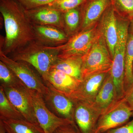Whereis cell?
Wrapping results in <instances>:
<instances>
[{
  "mask_svg": "<svg viewBox=\"0 0 133 133\" xmlns=\"http://www.w3.org/2000/svg\"><path fill=\"white\" fill-rule=\"evenodd\" d=\"M0 12L4 21L5 37L1 41V49L8 55L36 41L33 24L25 9L16 0H1Z\"/></svg>",
  "mask_w": 133,
  "mask_h": 133,
  "instance_id": "obj_1",
  "label": "cell"
},
{
  "mask_svg": "<svg viewBox=\"0 0 133 133\" xmlns=\"http://www.w3.org/2000/svg\"><path fill=\"white\" fill-rule=\"evenodd\" d=\"M59 52L56 46H47L35 41L12 53L10 58L15 61L28 64L35 69L45 81L52 65L58 58Z\"/></svg>",
  "mask_w": 133,
  "mask_h": 133,
  "instance_id": "obj_2",
  "label": "cell"
},
{
  "mask_svg": "<svg viewBox=\"0 0 133 133\" xmlns=\"http://www.w3.org/2000/svg\"><path fill=\"white\" fill-rule=\"evenodd\" d=\"M83 58V78L91 74L110 71L113 59L101 33Z\"/></svg>",
  "mask_w": 133,
  "mask_h": 133,
  "instance_id": "obj_3",
  "label": "cell"
},
{
  "mask_svg": "<svg viewBox=\"0 0 133 133\" xmlns=\"http://www.w3.org/2000/svg\"><path fill=\"white\" fill-rule=\"evenodd\" d=\"M133 111L124 98L117 101L102 112L94 133H104L127 124L132 117Z\"/></svg>",
  "mask_w": 133,
  "mask_h": 133,
  "instance_id": "obj_4",
  "label": "cell"
},
{
  "mask_svg": "<svg viewBox=\"0 0 133 133\" xmlns=\"http://www.w3.org/2000/svg\"><path fill=\"white\" fill-rule=\"evenodd\" d=\"M0 60L14 72L18 78L30 91L39 93L44 96L48 92V88L43 83L42 77L25 62L15 61L0 50Z\"/></svg>",
  "mask_w": 133,
  "mask_h": 133,
  "instance_id": "obj_5",
  "label": "cell"
},
{
  "mask_svg": "<svg viewBox=\"0 0 133 133\" xmlns=\"http://www.w3.org/2000/svg\"><path fill=\"white\" fill-rule=\"evenodd\" d=\"M100 35V31L94 27L74 34L64 44L56 46L60 51L58 57L84 56L90 50Z\"/></svg>",
  "mask_w": 133,
  "mask_h": 133,
  "instance_id": "obj_6",
  "label": "cell"
},
{
  "mask_svg": "<svg viewBox=\"0 0 133 133\" xmlns=\"http://www.w3.org/2000/svg\"><path fill=\"white\" fill-rule=\"evenodd\" d=\"M118 38L115 46L110 74L115 85L124 84L125 76V56L128 36V23L125 21H118Z\"/></svg>",
  "mask_w": 133,
  "mask_h": 133,
  "instance_id": "obj_7",
  "label": "cell"
},
{
  "mask_svg": "<svg viewBox=\"0 0 133 133\" xmlns=\"http://www.w3.org/2000/svg\"><path fill=\"white\" fill-rule=\"evenodd\" d=\"M30 92L36 118L44 133H53L61 126L74 122L56 115L49 109L42 94L33 91Z\"/></svg>",
  "mask_w": 133,
  "mask_h": 133,
  "instance_id": "obj_8",
  "label": "cell"
},
{
  "mask_svg": "<svg viewBox=\"0 0 133 133\" xmlns=\"http://www.w3.org/2000/svg\"><path fill=\"white\" fill-rule=\"evenodd\" d=\"M3 87L8 99L24 118L39 125L35 115L30 90L24 85L17 87Z\"/></svg>",
  "mask_w": 133,
  "mask_h": 133,
  "instance_id": "obj_9",
  "label": "cell"
},
{
  "mask_svg": "<svg viewBox=\"0 0 133 133\" xmlns=\"http://www.w3.org/2000/svg\"><path fill=\"white\" fill-rule=\"evenodd\" d=\"M48 88L43 96L46 104L56 115L74 121L75 102L70 98L56 90L48 81L44 82Z\"/></svg>",
  "mask_w": 133,
  "mask_h": 133,
  "instance_id": "obj_10",
  "label": "cell"
},
{
  "mask_svg": "<svg viewBox=\"0 0 133 133\" xmlns=\"http://www.w3.org/2000/svg\"><path fill=\"white\" fill-rule=\"evenodd\" d=\"M74 121L81 133H94L101 110L93 104L75 101Z\"/></svg>",
  "mask_w": 133,
  "mask_h": 133,
  "instance_id": "obj_11",
  "label": "cell"
},
{
  "mask_svg": "<svg viewBox=\"0 0 133 133\" xmlns=\"http://www.w3.org/2000/svg\"><path fill=\"white\" fill-rule=\"evenodd\" d=\"M108 72L95 73L85 76L70 98L74 102L83 101L93 104Z\"/></svg>",
  "mask_w": 133,
  "mask_h": 133,
  "instance_id": "obj_12",
  "label": "cell"
},
{
  "mask_svg": "<svg viewBox=\"0 0 133 133\" xmlns=\"http://www.w3.org/2000/svg\"><path fill=\"white\" fill-rule=\"evenodd\" d=\"M25 12L33 24L54 26L64 30L62 12L49 5L25 10Z\"/></svg>",
  "mask_w": 133,
  "mask_h": 133,
  "instance_id": "obj_13",
  "label": "cell"
},
{
  "mask_svg": "<svg viewBox=\"0 0 133 133\" xmlns=\"http://www.w3.org/2000/svg\"><path fill=\"white\" fill-rule=\"evenodd\" d=\"M33 26L36 41L44 45L56 47L64 44L69 40L66 33L57 27L34 24Z\"/></svg>",
  "mask_w": 133,
  "mask_h": 133,
  "instance_id": "obj_14",
  "label": "cell"
},
{
  "mask_svg": "<svg viewBox=\"0 0 133 133\" xmlns=\"http://www.w3.org/2000/svg\"><path fill=\"white\" fill-rule=\"evenodd\" d=\"M100 33L104 39L112 58L118 38V21L113 9H109L101 19Z\"/></svg>",
  "mask_w": 133,
  "mask_h": 133,
  "instance_id": "obj_15",
  "label": "cell"
},
{
  "mask_svg": "<svg viewBox=\"0 0 133 133\" xmlns=\"http://www.w3.org/2000/svg\"><path fill=\"white\" fill-rule=\"evenodd\" d=\"M57 90L70 97L81 81L59 70L51 69L46 81Z\"/></svg>",
  "mask_w": 133,
  "mask_h": 133,
  "instance_id": "obj_16",
  "label": "cell"
},
{
  "mask_svg": "<svg viewBox=\"0 0 133 133\" xmlns=\"http://www.w3.org/2000/svg\"><path fill=\"white\" fill-rule=\"evenodd\" d=\"M117 101L115 87L112 78L108 72L93 104L102 113Z\"/></svg>",
  "mask_w": 133,
  "mask_h": 133,
  "instance_id": "obj_17",
  "label": "cell"
},
{
  "mask_svg": "<svg viewBox=\"0 0 133 133\" xmlns=\"http://www.w3.org/2000/svg\"><path fill=\"white\" fill-rule=\"evenodd\" d=\"M83 57H58L51 69L59 70L81 81L83 79Z\"/></svg>",
  "mask_w": 133,
  "mask_h": 133,
  "instance_id": "obj_18",
  "label": "cell"
},
{
  "mask_svg": "<svg viewBox=\"0 0 133 133\" xmlns=\"http://www.w3.org/2000/svg\"><path fill=\"white\" fill-rule=\"evenodd\" d=\"M109 3L110 0H92L89 2L83 14L81 26L83 30L90 28L101 16Z\"/></svg>",
  "mask_w": 133,
  "mask_h": 133,
  "instance_id": "obj_19",
  "label": "cell"
},
{
  "mask_svg": "<svg viewBox=\"0 0 133 133\" xmlns=\"http://www.w3.org/2000/svg\"><path fill=\"white\" fill-rule=\"evenodd\" d=\"M7 133H44L39 125L26 119H0Z\"/></svg>",
  "mask_w": 133,
  "mask_h": 133,
  "instance_id": "obj_20",
  "label": "cell"
},
{
  "mask_svg": "<svg viewBox=\"0 0 133 133\" xmlns=\"http://www.w3.org/2000/svg\"><path fill=\"white\" fill-rule=\"evenodd\" d=\"M0 119H25L8 99L2 86L0 87Z\"/></svg>",
  "mask_w": 133,
  "mask_h": 133,
  "instance_id": "obj_21",
  "label": "cell"
},
{
  "mask_svg": "<svg viewBox=\"0 0 133 133\" xmlns=\"http://www.w3.org/2000/svg\"><path fill=\"white\" fill-rule=\"evenodd\" d=\"M133 35H128L125 56V92L133 84Z\"/></svg>",
  "mask_w": 133,
  "mask_h": 133,
  "instance_id": "obj_22",
  "label": "cell"
},
{
  "mask_svg": "<svg viewBox=\"0 0 133 133\" xmlns=\"http://www.w3.org/2000/svg\"><path fill=\"white\" fill-rule=\"evenodd\" d=\"M0 79L1 86L3 87H17L24 85L14 72L1 61H0Z\"/></svg>",
  "mask_w": 133,
  "mask_h": 133,
  "instance_id": "obj_23",
  "label": "cell"
},
{
  "mask_svg": "<svg viewBox=\"0 0 133 133\" xmlns=\"http://www.w3.org/2000/svg\"><path fill=\"white\" fill-rule=\"evenodd\" d=\"M63 16L64 29L67 33H74L78 28L80 22L79 12L74 9L65 12Z\"/></svg>",
  "mask_w": 133,
  "mask_h": 133,
  "instance_id": "obj_24",
  "label": "cell"
},
{
  "mask_svg": "<svg viewBox=\"0 0 133 133\" xmlns=\"http://www.w3.org/2000/svg\"><path fill=\"white\" fill-rule=\"evenodd\" d=\"M86 0H57L49 5L64 13L70 10L74 9Z\"/></svg>",
  "mask_w": 133,
  "mask_h": 133,
  "instance_id": "obj_25",
  "label": "cell"
},
{
  "mask_svg": "<svg viewBox=\"0 0 133 133\" xmlns=\"http://www.w3.org/2000/svg\"><path fill=\"white\" fill-rule=\"evenodd\" d=\"M25 10H30L49 5L57 0H16Z\"/></svg>",
  "mask_w": 133,
  "mask_h": 133,
  "instance_id": "obj_26",
  "label": "cell"
},
{
  "mask_svg": "<svg viewBox=\"0 0 133 133\" xmlns=\"http://www.w3.org/2000/svg\"><path fill=\"white\" fill-rule=\"evenodd\" d=\"M122 11L133 16V0H115Z\"/></svg>",
  "mask_w": 133,
  "mask_h": 133,
  "instance_id": "obj_27",
  "label": "cell"
},
{
  "mask_svg": "<svg viewBox=\"0 0 133 133\" xmlns=\"http://www.w3.org/2000/svg\"><path fill=\"white\" fill-rule=\"evenodd\" d=\"M104 133H133V115L132 119L127 124Z\"/></svg>",
  "mask_w": 133,
  "mask_h": 133,
  "instance_id": "obj_28",
  "label": "cell"
},
{
  "mask_svg": "<svg viewBox=\"0 0 133 133\" xmlns=\"http://www.w3.org/2000/svg\"><path fill=\"white\" fill-rule=\"evenodd\" d=\"M53 133H81L75 122L61 126Z\"/></svg>",
  "mask_w": 133,
  "mask_h": 133,
  "instance_id": "obj_29",
  "label": "cell"
},
{
  "mask_svg": "<svg viewBox=\"0 0 133 133\" xmlns=\"http://www.w3.org/2000/svg\"><path fill=\"white\" fill-rule=\"evenodd\" d=\"M124 98L128 104L133 111V84L126 91Z\"/></svg>",
  "mask_w": 133,
  "mask_h": 133,
  "instance_id": "obj_30",
  "label": "cell"
},
{
  "mask_svg": "<svg viewBox=\"0 0 133 133\" xmlns=\"http://www.w3.org/2000/svg\"><path fill=\"white\" fill-rule=\"evenodd\" d=\"M0 133H7L2 122L1 121H0Z\"/></svg>",
  "mask_w": 133,
  "mask_h": 133,
  "instance_id": "obj_31",
  "label": "cell"
},
{
  "mask_svg": "<svg viewBox=\"0 0 133 133\" xmlns=\"http://www.w3.org/2000/svg\"><path fill=\"white\" fill-rule=\"evenodd\" d=\"M130 29L131 32L132 33L133 35V17L131 21V24H130Z\"/></svg>",
  "mask_w": 133,
  "mask_h": 133,
  "instance_id": "obj_32",
  "label": "cell"
},
{
  "mask_svg": "<svg viewBox=\"0 0 133 133\" xmlns=\"http://www.w3.org/2000/svg\"></svg>",
  "mask_w": 133,
  "mask_h": 133,
  "instance_id": "obj_33",
  "label": "cell"
}]
</instances>
